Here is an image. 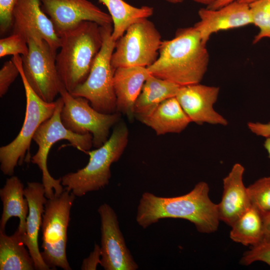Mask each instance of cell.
<instances>
[{"label": "cell", "mask_w": 270, "mask_h": 270, "mask_svg": "<svg viewBox=\"0 0 270 270\" xmlns=\"http://www.w3.org/2000/svg\"><path fill=\"white\" fill-rule=\"evenodd\" d=\"M24 194L29 207L24 240L25 244L34 260L36 270H50L44 261L38 246V233L47 200L44 186L38 182H28L24 189Z\"/></svg>", "instance_id": "obj_18"}, {"label": "cell", "mask_w": 270, "mask_h": 270, "mask_svg": "<svg viewBox=\"0 0 270 270\" xmlns=\"http://www.w3.org/2000/svg\"><path fill=\"white\" fill-rule=\"evenodd\" d=\"M180 86L151 74L145 82L134 106V116L142 122L164 100L176 96Z\"/></svg>", "instance_id": "obj_21"}, {"label": "cell", "mask_w": 270, "mask_h": 270, "mask_svg": "<svg viewBox=\"0 0 270 270\" xmlns=\"http://www.w3.org/2000/svg\"><path fill=\"white\" fill-rule=\"evenodd\" d=\"M167 2L173 4H176L182 3L184 2V0H165Z\"/></svg>", "instance_id": "obj_38"}, {"label": "cell", "mask_w": 270, "mask_h": 270, "mask_svg": "<svg viewBox=\"0 0 270 270\" xmlns=\"http://www.w3.org/2000/svg\"><path fill=\"white\" fill-rule=\"evenodd\" d=\"M60 94L64 101L60 120L64 126L77 134H91L92 146L100 147L108 139L110 130L120 121L121 114L100 112L91 106L88 100L74 96L64 86Z\"/></svg>", "instance_id": "obj_11"}, {"label": "cell", "mask_w": 270, "mask_h": 270, "mask_svg": "<svg viewBox=\"0 0 270 270\" xmlns=\"http://www.w3.org/2000/svg\"><path fill=\"white\" fill-rule=\"evenodd\" d=\"M24 236L18 230L12 236L0 230V270H36L34 260L25 248Z\"/></svg>", "instance_id": "obj_23"}, {"label": "cell", "mask_w": 270, "mask_h": 270, "mask_svg": "<svg viewBox=\"0 0 270 270\" xmlns=\"http://www.w3.org/2000/svg\"><path fill=\"white\" fill-rule=\"evenodd\" d=\"M128 130L124 122L119 121L110 136L100 147L86 154L89 161L84 168L61 178L65 190L76 196H82L108 186L111 178L110 166L119 160L128 142Z\"/></svg>", "instance_id": "obj_4"}, {"label": "cell", "mask_w": 270, "mask_h": 270, "mask_svg": "<svg viewBox=\"0 0 270 270\" xmlns=\"http://www.w3.org/2000/svg\"><path fill=\"white\" fill-rule=\"evenodd\" d=\"M252 24L259 29L254 37L253 44L262 39L270 38V0H257L249 4Z\"/></svg>", "instance_id": "obj_26"}, {"label": "cell", "mask_w": 270, "mask_h": 270, "mask_svg": "<svg viewBox=\"0 0 270 270\" xmlns=\"http://www.w3.org/2000/svg\"><path fill=\"white\" fill-rule=\"evenodd\" d=\"M191 122L176 97L162 102L142 123L152 128L158 136L180 133Z\"/></svg>", "instance_id": "obj_22"}, {"label": "cell", "mask_w": 270, "mask_h": 270, "mask_svg": "<svg viewBox=\"0 0 270 270\" xmlns=\"http://www.w3.org/2000/svg\"><path fill=\"white\" fill-rule=\"evenodd\" d=\"M194 2L206 5L207 6L211 5L214 2H215L216 0H192Z\"/></svg>", "instance_id": "obj_37"}, {"label": "cell", "mask_w": 270, "mask_h": 270, "mask_svg": "<svg viewBox=\"0 0 270 270\" xmlns=\"http://www.w3.org/2000/svg\"><path fill=\"white\" fill-rule=\"evenodd\" d=\"M56 101V106L52 116L38 127L32 138L38 146V150L32 157L31 162L36 164L42 171V183L47 199L52 198L54 195L60 196L64 190L61 183V178H54L48 169V156L52 146L60 140H66L72 146L85 153L92 146L91 134H77L64 126L60 120L64 101L60 96Z\"/></svg>", "instance_id": "obj_6"}, {"label": "cell", "mask_w": 270, "mask_h": 270, "mask_svg": "<svg viewBox=\"0 0 270 270\" xmlns=\"http://www.w3.org/2000/svg\"><path fill=\"white\" fill-rule=\"evenodd\" d=\"M256 0H216L206 8L210 9H216L234 1L249 5Z\"/></svg>", "instance_id": "obj_34"}, {"label": "cell", "mask_w": 270, "mask_h": 270, "mask_svg": "<svg viewBox=\"0 0 270 270\" xmlns=\"http://www.w3.org/2000/svg\"><path fill=\"white\" fill-rule=\"evenodd\" d=\"M100 246L96 244L93 251L90 252L88 258L83 260L81 266V270H96L97 266L100 264Z\"/></svg>", "instance_id": "obj_32"}, {"label": "cell", "mask_w": 270, "mask_h": 270, "mask_svg": "<svg viewBox=\"0 0 270 270\" xmlns=\"http://www.w3.org/2000/svg\"><path fill=\"white\" fill-rule=\"evenodd\" d=\"M244 168L235 164L223 181L220 202L217 204L220 221L231 226L252 206L247 188L244 184Z\"/></svg>", "instance_id": "obj_17"}, {"label": "cell", "mask_w": 270, "mask_h": 270, "mask_svg": "<svg viewBox=\"0 0 270 270\" xmlns=\"http://www.w3.org/2000/svg\"><path fill=\"white\" fill-rule=\"evenodd\" d=\"M107 8L110 16L113 30L112 38L117 40L133 24L152 15L154 8L144 6L140 8L132 6L124 0H98Z\"/></svg>", "instance_id": "obj_24"}, {"label": "cell", "mask_w": 270, "mask_h": 270, "mask_svg": "<svg viewBox=\"0 0 270 270\" xmlns=\"http://www.w3.org/2000/svg\"><path fill=\"white\" fill-rule=\"evenodd\" d=\"M12 33L26 38L40 36L54 50L60 47V39L52 22L42 10L40 0H18L13 12Z\"/></svg>", "instance_id": "obj_15"}, {"label": "cell", "mask_w": 270, "mask_h": 270, "mask_svg": "<svg viewBox=\"0 0 270 270\" xmlns=\"http://www.w3.org/2000/svg\"><path fill=\"white\" fill-rule=\"evenodd\" d=\"M247 190L251 205L262 216L270 212V176L258 179Z\"/></svg>", "instance_id": "obj_27"}, {"label": "cell", "mask_w": 270, "mask_h": 270, "mask_svg": "<svg viewBox=\"0 0 270 270\" xmlns=\"http://www.w3.org/2000/svg\"><path fill=\"white\" fill-rule=\"evenodd\" d=\"M24 189L20 178L14 175L6 179L4 187L0 189V197L2 203L0 230L5 232L8 220L12 217H17L20 220L17 230L25 237L29 207L24 196Z\"/></svg>", "instance_id": "obj_20"}, {"label": "cell", "mask_w": 270, "mask_h": 270, "mask_svg": "<svg viewBox=\"0 0 270 270\" xmlns=\"http://www.w3.org/2000/svg\"><path fill=\"white\" fill-rule=\"evenodd\" d=\"M209 192L208 184L200 182L182 196L162 197L144 192L139 201L136 221L146 228L162 218H182L192 223L199 232H214L220 220L218 204L210 199Z\"/></svg>", "instance_id": "obj_1"}, {"label": "cell", "mask_w": 270, "mask_h": 270, "mask_svg": "<svg viewBox=\"0 0 270 270\" xmlns=\"http://www.w3.org/2000/svg\"><path fill=\"white\" fill-rule=\"evenodd\" d=\"M28 52L26 38L18 33H12L0 40V57L9 55L25 56Z\"/></svg>", "instance_id": "obj_28"}, {"label": "cell", "mask_w": 270, "mask_h": 270, "mask_svg": "<svg viewBox=\"0 0 270 270\" xmlns=\"http://www.w3.org/2000/svg\"><path fill=\"white\" fill-rule=\"evenodd\" d=\"M264 146L267 152L268 158L270 159V137L266 138Z\"/></svg>", "instance_id": "obj_36"}, {"label": "cell", "mask_w": 270, "mask_h": 270, "mask_svg": "<svg viewBox=\"0 0 270 270\" xmlns=\"http://www.w3.org/2000/svg\"><path fill=\"white\" fill-rule=\"evenodd\" d=\"M250 247L249 250L244 253L240 264L248 266L260 261L270 266V240H262L258 244Z\"/></svg>", "instance_id": "obj_29"}, {"label": "cell", "mask_w": 270, "mask_h": 270, "mask_svg": "<svg viewBox=\"0 0 270 270\" xmlns=\"http://www.w3.org/2000/svg\"><path fill=\"white\" fill-rule=\"evenodd\" d=\"M100 30L102 46L90 74L84 82L70 94L74 96L86 98L96 110L110 114L116 112V97L113 84L115 70L111 64L116 41L112 38V24L100 26Z\"/></svg>", "instance_id": "obj_8"}, {"label": "cell", "mask_w": 270, "mask_h": 270, "mask_svg": "<svg viewBox=\"0 0 270 270\" xmlns=\"http://www.w3.org/2000/svg\"><path fill=\"white\" fill-rule=\"evenodd\" d=\"M219 92L218 86L197 83L180 86L176 97L191 122L226 126L228 120L213 108Z\"/></svg>", "instance_id": "obj_14"}, {"label": "cell", "mask_w": 270, "mask_h": 270, "mask_svg": "<svg viewBox=\"0 0 270 270\" xmlns=\"http://www.w3.org/2000/svg\"><path fill=\"white\" fill-rule=\"evenodd\" d=\"M44 12L50 18L58 36L83 21L100 26L112 24L110 14L88 0H40Z\"/></svg>", "instance_id": "obj_13"}, {"label": "cell", "mask_w": 270, "mask_h": 270, "mask_svg": "<svg viewBox=\"0 0 270 270\" xmlns=\"http://www.w3.org/2000/svg\"><path fill=\"white\" fill-rule=\"evenodd\" d=\"M198 14L200 20L194 26L205 44L214 33L252 24L249 5L236 1L216 9L200 8Z\"/></svg>", "instance_id": "obj_16"}, {"label": "cell", "mask_w": 270, "mask_h": 270, "mask_svg": "<svg viewBox=\"0 0 270 270\" xmlns=\"http://www.w3.org/2000/svg\"><path fill=\"white\" fill-rule=\"evenodd\" d=\"M76 196L64 189L60 196L47 199L42 215V258L50 269L71 270L66 248L70 210Z\"/></svg>", "instance_id": "obj_7"}, {"label": "cell", "mask_w": 270, "mask_h": 270, "mask_svg": "<svg viewBox=\"0 0 270 270\" xmlns=\"http://www.w3.org/2000/svg\"><path fill=\"white\" fill-rule=\"evenodd\" d=\"M248 127L254 134L265 138L270 137V122L261 123L248 122Z\"/></svg>", "instance_id": "obj_33"}, {"label": "cell", "mask_w": 270, "mask_h": 270, "mask_svg": "<svg viewBox=\"0 0 270 270\" xmlns=\"http://www.w3.org/2000/svg\"><path fill=\"white\" fill-rule=\"evenodd\" d=\"M161 36L154 24L148 18L132 24L116 42L111 64L120 67L142 66L152 64L159 56Z\"/></svg>", "instance_id": "obj_10"}, {"label": "cell", "mask_w": 270, "mask_h": 270, "mask_svg": "<svg viewBox=\"0 0 270 270\" xmlns=\"http://www.w3.org/2000/svg\"><path fill=\"white\" fill-rule=\"evenodd\" d=\"M20 75V70L11 59L6 62L0 70V96L5 95L16 77Z\"/></svg>", "instance_id": "obj_30"}, {"label": "cell", "mask_w": 270, "mask_h": 270, "mask_svg": "<svg viewBox=\"0 0 270 270\" xmlns=\"http://www.w3.org/2000/svg\"><path fill=\"white\" fill-rule=\"evenodd\" d=\"M60 52L56 56L59 78L71 93L84 82L102 44L100 26L83 21L58 34Z\"/></svg>", "instance_id": "obj_3"}, {"label": "cell", "mask_w": 270, "mask_h": 270, "mask_svg": "<svg viewBox=\"0 0 270 270\" xmlns=\"http://www.w3.org/2000/svg\"><path fill=\"white\" fill-rule=\"evenodd\" d=\"M230 227V237L236 242L252 246L263 240V216L252 206Z\"/></svg>", "instance_id": "obj_25"}, {"label": "cell", "mask_w": 270, "mask_h": 270, "mask_svg": "<svg viewBox=\"0 0 270 270\" xmlns=\"http://www.w3.org/2000/svg\"><path fill=\"white\" fill-rule=\"evenodd\" d=\"M28 52L21 56L22 70L28 83L43 100L52 102L62 84L56 66V51L36 34L26 38Z\"/></svg>", "instance_id": "obj_9"}, {"label": "cell", "mask_w": 270, "mask_h": 270, "mask_svg": "<svg viewBox=\"0 0 270 270\" xmlns=\"http://www.w3.org/2000/svg\"><path fill=\"white\" fill-rule=\"evenodd\" d=\"M209 62L206 44L193 26L178 29L163 40L156 61L148 67L151 74L180 86L200 83Z\"/></svg>", "instance_id": "obj_2"}, {"label": "cell", "mask_w": 270, "mask_h": 270, "mask_svg": "<svg viewBox=\"0 0 270 270\" xmlns=\"http://www.w3.org/2000/svg\"><path fill=\"white\" fill-rule=\"evenodd\" d=\"M264 236L263 240H270V212L263 216Z\"/></svg>", "instance_id": "obj_35"}, {"label": "cell", "mask_w": 270, "mask_h": 270, "mask_svg": "<svg viewBox=\"0 0 270 270\" xmlns=\"http://www.w3.org/2000/svg\"><path fill=\"white\" fill-rule=\"evenodd\" d=\"M12 60L20 70L24 88L26 106L22 126L16 137L8 144L0 148V168L5 175L12 176L18 164L30 160V146L34 135L38 127L53 114L56 100L48 102L41 99L32 89L22 70L20 55L13 56Z\"/></svg>", "instance_id": "obj_5"}, {"label": "cell", "mask_w": 270, "mask_h": 270, "mask_svg": "<svg viewBox=\"0 0 270 270\" xmlns=\"http://www.w3.org/2000/svg\"><path fill=\"white\" fill-rule=\"evenodd\" d=\"M150 75L148 68L142 66L120 67L114 70L113 84L116 112L126 115L130 121L134 118L135 102Z\"/></svg>", "instance_id": "obj_19"}, {"label": "cell", "mask_w": 270, "mask_h": 270, "mask_svg": "<svg viewBox=\"0 0 270 270\" xmlns=\"http://www.w3.org/2000/svg\"><path fill=\"white\" fill-rule=\"evenodd\" d=\"M18 0H0V34L3 36L12 28L13 12Z\"/></svg>", "instance_id": "obj_31"}, {"label": "cell", "mask_w": 270, "mask_h": 270, "mask_svg": "<svg viewBox=\"0 0 270 270\" xmlns=\"http://www.w3.org/2000/svg\"><path fill=\"white\" fill-rule=\"evenodd\" d=\"M100 218L101 258L105 270H136L138 266L126 246L117 215L108 204L98 209Z\"/></svg>", "instance_id": "obj_12"}]
</instances>
